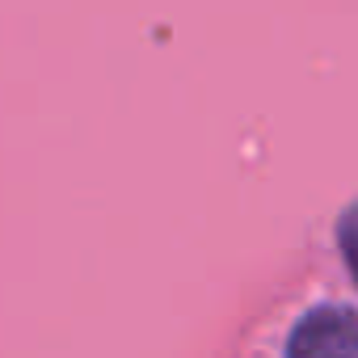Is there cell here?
I'll use <instances>...</instances> for the list:
<instances>
[{
    "label": "cell",
    "instance_id": "6da1fadb",
    "mask_svg": "<svg viewBox=\"0 0 358 358\" xmlns=\"http://www.w3.org/2000/svg\"><path fill=\"white\" fill-rule=\"evenodd\" d=\"M287 358H358V316L345 308L308 312L291 333Z\"/></svg>",
    "mask_w": 358,
    "mask_h": 358
},
{
    "label": "cell",
    "instance_id": "7a4b0ae2",
    "mask_svg": "<svg viewBox=\"0 0 358 358\" xmlns=\"http://www.w3.org/2000/svg\"><path fill=\"white\" fill-rule=\"evenodd\" d=\"M337 241H341V253H345L350 274L358 278V203L341 215V224H337Z\"/></svg>",
    "mask_w": 358,
    "mask_h": 358
}]
</instances>
